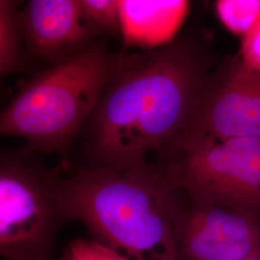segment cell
<instances>
[{
  "label": "cell",
  "mask_w": 260,
  "mask_h": 260,
  "mask_svg": "<svg viewBox=\"0 0 260 260\" xmlns=\"http://www.w3.org/2000/svg\"><path fill=\"white\" fill-rule=\"evenodd\" d=\"M210 74L193 38L122 58L86 123L93 167L124 171L170 149L189 129Z\"/></svg>",
  "instance_id": "obj_1"
},
{
  "label": "cell",
  "mask_w": 260,
  "mask_h": 260,
  "mask_svg": "<svg viewBox=\"0 0 260 260\" xmlns=\"http://www.w3.org/2000/svg\"><path fill=\"white\" fill-rule=\"evenodd\" d=\"M64 220L83 223L95 241L128 260H179L176 228L185 197L147 162L124 171L81 169L54 176Z\"/></svg>",
  "instance_id": "obj_2"
},
{
  "label": "cell",
  "mask_w": 260,
  "mask_h": 260,
  "mask_svg": "<svg viewBox=\"0 0 260 260\" xmlns=\"http://www.w3.org/2000/svg\"><path fill=\"white\" fill-rule=\"evenodd\" d=\"M121 59L94 42L44 71L4 108L1 134L25 139L44 152L65 149L91 118Z\"/></svg>",
  "instance_id": "obj_3"
},
{
  "label": "cell",
  "mask_w": 260,
  "mask_h": 260,
  "mask_svg": "<svg viewBox=\"0 0 260 260\" xmlns=\"http://www.w3.org/2000/svg\"><path fill=\"white\" fill-rule=\"evenodd\" d=\"M153 164L190 201L260 217V138L185 137Z\"/></svg>",
  "instance_id": "obj_4"
},
{
  "label": "cell",
  "mask_w": 260,
  "mask_h": 260,
  "mask_svg": "<svg viewBox=\"0 0 260 260\" xmlns=\"http://www.w3.org/2000/svg\"><path fill=\"white\" fill-rule=\"evenodd\" d=\"M54 176L25 159L2 157L0 253L6 260H47L63 221Z\"/></svg>",
  "instance_id": "obj_5"
},
{
  "label": "cell",
  "mask_w": 260,
  "mask_h": 260,
  "mask_svg": "<svg viewBox=\"0 0 260 260\" xmlns=\"http://www.w3.org/2000/svg\"><path fill=\"white\" fill-rule=\"evenodd\" d=\"M176 240L179 260L244 259L260 251V217L185 197Z\"/></svg>",
  "instance_id": "obj_6"
},
{
  "label": "cell",
  "mask_w": 260,
  "mask_h": 260,
  "mask_svg": "<svg viewBox=\"0 0 260 260\" xmlns=\"http://www.w3.org/2000/svg\"><path fill=\"white\" fill-rule=\"evenodd\" d=\"M202 136L260 138V73L238 57L210 74L182 138Z\"/></svg>",
  "instance_id": "obj_7"
},
{
  "label": "cell",
  "mask_w": 260,
  "mask_h": 260,
  "mask_svg": "<svg viewBox=\"0 0 260 260\" xmlns=\"http://www.w3.org/2000/svg\"><path fill=\"white\" fill-rule=\"evenodd\" d=\"M19 17L29 52L53 65L79 53L101 34L80 0H31Z\"/></svg>",
  "instance_id": "obj_8"
},
{
  "label": "cell",
  "mask_w": 260,
  "mask_h": 260,
  "mask_svg": "<svg viewBox=\"0 0 260 260\" xmlns=\"http://www.w3.org/2000/svg\"><path fill=\"white\" fill-rule=\"evenodd\" d=\"M19 10L9 0L0 1V75L14 74L22 66V31Z\"/></svg>",
  "instance_id": "obj_9"
},
{
  "label": "cell",
  "mask_w": 260,
  "mask_h": 260,
  "mask_svg": "<svg viewBox=\"0 0 260 260\" xmlns=\"http://www.w3.org/2000/svg\"><path fill=\"white\" fill-rule=\"evenodd\" d=\"M215 9L223 26L240 38L260 19V0H219Z\"/></svg>",
  "instance_id": "obj_10"
},
{
  "label": "cell",
  "mask_w": 260,
  "mask_h": 260,
  "mask_svg": "<svg viewBox=\"0 0 260 260\" xmlns=\"http://www.w3.org/2000/svg\"><path fill=\"white\" fill-rule=\"evenodd\" d=\"M82 8L101 33L122 34L121 1L118 0H80Z\"/></svg>",
  "instance_id": "obj_11"
},
{
  "label": "cell",
  "mask_w": 260,
  "mask_h": 260,
  "mask_svg": "<svg viewBox=\"0 0 260 260\" xmlns=\"http://www.w3.org/2000/svg\"><path fill=\"white\" fill-rule=\"evenodd\" d=\"M70 260H128L117 251L95 240L76 239L72 242Z\"/></svg>",
  "instance_id": "obj_12"
},
{
  "label": "cell",
  "mask_w": 260,
  "mask_h": 260,
  "mask_svg": "<svg viewBox=\"0 0 260 260\" xmlns=\"http://www.w3.org/2000/svg\"><path fill=\"white\" fill-rule=\"evenodd\" d=\"M237 57L246 68L260 73V19L241 38L240 51Z\"/></svg>",
  "instance_id": "obj_13"
},
{
  "label": "cell",
  "mask_w": 260,
  "mask_h": 260,
  "mask_svg": "<svg viewBox=\"0 0 260 260\" xmlns=\"http://www.w3.org/2000/svg\"><path fill=\"white\" fill-rule=\"evenodd\" d=\"M242 260H260V251H257V252H255V253H253V254H251L250 256H248V257H246V258H244V259Z\"/></svg>",
  "instance_id": "obj_14"
},
{
  "label": "cell",
  "mask_w": 260,
  "mask_h": 260,
  "mask_svg": "<svg viewBox=\"0 0 260 260\" xmlns=\"http://www.w3.org/2000/svg\"><path fill=\"white\" fill-rule=\"evenodd\" d=\"M60 260H70V258H69V255L66 257V259H60Z\"/></svg>",
  "instance_id": "obj_15"
}]
</instances>
